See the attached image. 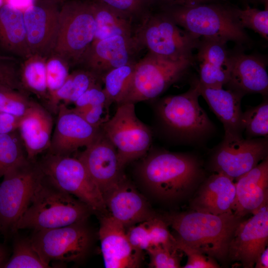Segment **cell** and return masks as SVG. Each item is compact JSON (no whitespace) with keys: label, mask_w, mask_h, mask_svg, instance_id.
I'll return each instance as SVG.
<instances>
[{"label":"cell","mask_w":268,"mask_h":268,"mask_svg":"<svg viewBox=\"0 0 268 268\" xmlns=\"http://www.w3.org/2000/svg\"><path fill=\"white\" fill-rule=\"evenodd\" d=\"M243 218L233 211L215 215L195 210L166 217L177 235V241L220 262L227 260L230 242Z\"/></svg>","instance_id":"6da1fadb"},{"label":"cell","mask_w":268,"mask_h":268,"mask_svg":"<svg viewBox=\"0 0 268 268\" xmlns=\"http://www.w3.org/2000/svg\"><path fill=\"white\" fill-rule=\"evenodd\" d=\"M92 211L85 203L59 189L43 174L29 206L16 225V231L66 226L86 221Z\"/></svg>","instance_id":"7a4b0ae2"},{"label":"cell","mask_w":268,"mask_h":268,"mask_svg":"<svg viewBox=\"0 0 268 268\" xmlns=\"http://www.w3.org/2000/svg\"><path fill=\"white\" fill-rule=\"evenodd\" d=\"M140 175L154 195L171 200L183 197L194 189L202 177L203 171L195 156L163 151L152 154L144 161Z\"/></svg>","instance_id":"3957f363"},{"label":"cell","mask_w":268,"mask_h":268,"mask_svg":"<svg viewBox=\"0 0 268 268\" xmlns=\"http://www.w3.org/2000/svg\"><path fill=\"white\" fill-rule=\"evenodd\" d=\"M168 15L183 29L199 38L233 41L239 44L249 40L234 8L206 3L180 5Z\"/></svg>","instance_id":"277c9868"},{"label":"cell","mask_w":268,"mask_h":268,"mask_svg":"<svg viewBox=\"0 0 268 268\" xmlns=\"http://www.w3.org/2000/svg\"><path fill=\"white\" fill-rule=\"evenodd\" d=\"M96 25L91 3L65 2L60 10L59 25L53 53L69 64H80L94 40Z\"/></svg>","instance_id":"5b68a950"},{"label":"cell","mask_w":268,"mask_h":268,"mask_svg":"<svg viewBox=\"0 0 268 268\" xmlns=\"http://www.w3.org/2000/svg\"><path fill=\"white\" fill-rule=\"evenodd\" d=\"M38 163L44 176L59 189L76 197L92 211L107 210L101 191L78 158L48 152Z\"/></svg>","instance_id":"8992f818"},{"label":"cell","mask_w":268,"mask_h":268,"mask_svg":"<svg viewBox=\"0 0 268 268\" xmlns=\"http://www.w3.org/2000/svg\"><path fill=\"white\" fill-rule=\"evenodd\" d=\"M43 176L38 162L27 159L3 176L0 183L1 232H16V225L29 206Z\"/></svg>","instance_id":"52a82bcc"},{"label":"cell","mask_w":268,"mask_h":268,"mask_svg":"<svg viewBox=\"0 0 268 268\" xmlns=\"http://www.w3.org/2000/svg\"><path fill=\"white\" fill-rule=\"evenodd\" d=\"M193 62V57L174 60L148 53L135 63L130 88L121 104L158 97L187 72Z\"/></svg>","instance_id":"ba28073f"},{"label":"cell","mask_w":268,"mask_h":268,"mask_svg":"<svg viewBox=\"0 0 268 268\" xmlns=\"http://www.w3.org/2000/svg\"><path fill=\"white\" fill-rule=\"evenodd\" d=\"M198 80L186 92L164 98L158 107L165 125L183 139L198 140L210 134L214 126L199 103Z\"/></svg>","instance_id":"9c48e42d"},{"label":"cell","mask_w":268,"mask_h":268,"mask_svg":"<svg viewBox=\"0 0 268 268\" xmlns=\"http://www.w3.org/2000/svg\"><path fill=\"white\" fill-rule=\"evenodd\" d=\"M134 37L148 53L174 60L193 57L200 41L180 28L168 14L147 17Z\"/></svg>","instance_id":"30bf717a"},{"label":"cell","mask_w":268,"mask_h":268,"mask_svg":"<svg viewBox=\"0 0 268 268\" xmlns=\"http://www.w3.org/2000/svg\"><path fill=\"white\" fill-rule=\"evenodd\" d=\"M102 126L103 133L116 149L121 169L149 148L151 131L136 117L134 103L119 104L114 115Z\"/></svg>","instance_id":"8fae6325"},{"label":"cell","mask_w":268,"mask_h":268,"mask_svg":"<svg viewBox=\"0 0 268 268\" xmlns=\"http://www.w3.org/2000/svg\"><path fill=\"white\" fill-rule=\"evenodd\" d=\"M85 221L64 227L34 231L30 240L42 259L77 262L87 254L92 242L90 231Z\"/></svg>","instance_id":"7c38bea8"},{"label":"cell","mask_w":268,"mask_h":268,"mask_svg":"<svg viewBox=\"0 0 268 268\" xmlns=\"http://www.w3.org/2000/svg\"><path fill=\"white\" fill-rule=\"evenodd\" d=\"M268 151V137L224 135L211 156L210 167L216 173L236 179L267 157Z\"/></svg>","instance_id":"4fadbf2b"},{"label":"cell","mask_w":268,"mask_h":268,"mask_svg":"<svg viewBox=\"0 0 268 268\" xmlns=\"http://www.w3.org/2000/svg\"><path fill=\"white\" fill-rule=\"evenodd\" d=\"M59 3L35 0L23 11L31 54L48 57L55 47L59 25Z\"/></svg>","instance_id":"5bb4252c"},{"label":"cell","mask_w":268,"mask_h":268,"mask_svg":"<svg viewBox=\"0 0 268 268\" xmlns=\"http://www.w3.org/2000/svg\"><path fill=\"white\" fill-rule=\"evenodd\" d=\"M268 242V206L236 228L230 242L227 260L240 263L244 268H253Z\"/></svg>","instance_id":"9a60e30c"},{"label":"cell","mask_w":268,"mask_h":268,"mask_svg":"<svg viewBox=\"0 0 268 268\" xmlns=\"http://www.w3.org/2000/svg\"><path fill=\"white\" fill-rule=\"evenodd\" d=\"M49 153L69 156L78 148L86 147L100 134L99 128L88 124L72 109L61 103Z\"/></svg>","instance_id":"2e32d148"},{"label":"cell","mask_w":268,"mask_h":268,"mask_svg":"<svg viewBox=\"0 0 268 268\" xmlns=\"http://www.w3.org/2000/svg\"><path fill=\"white\" fill-rule=\"evenodd\" d=\"M79 155L78 159L84 165L89 176L102 195L112 189L123 176L119 165L115 147L103 133Z\"/></svg>","instance_id":"e0dca14e"},{"label":"cell","mask_w":268,"mask_h":268,"mask_svg":"<svg viewBox=\"0 0 268 268\" xmlns=\"http://www.w3.org/2000/svg\"><path fill=\"white\" fill-rule=\"evenodd\" d=\"M139 46L134 36H115L93 41L81 64L98 76L131 62Z\"/></svg>","instance_id":"ac0fdd59"},{"label":"cell","mask_w":268,"mask_h":268,"mask_svg":"<svg viewBox=\"0 0 268 268\" xmlns=\"http://www.w3.org/2000/svg\"><path fill=\"white\" fill-rule=\"evenodd\" d=\"M101 250L106 268H138L142 260V252L130 243L125 227L111 216L101 220L99 230Z\"/></svg>","instance_id":"d6986e66"},{"label":"cell","mask_w":268,"mask_h":268,"mask_svg":"<svg viewBox=\"0 0 268 268\" xmlns=\"http://www.w3.org/2000/svg\"><path fill=\"white\" fill-rule=\"evenodd\" d=\"M103 198L109 215L125 227L155 216L145 200L124 177Z\"/></svg>","instance_id":"ffe728a7"},{"label":"cell","mask_w":268,"mask_h":268,"mask_svg":"<svg viewBox=\"0 0 268 268\" xmlns=\"http://www.w3.org/2000/svg\"><path fill=\"white\" fill-rule=\"evenodd\" d=\"M236 180V197L233 208L235 215L243 218L268 206V157Z\"/></svg>","instance_id":"44dd1931"},{"label":"cell","mask_w":268,"mask_h":268,"mask_svg":"<svg viewBox=\"0 0 268 268\" xmlns=\"http://www.w3.org/2000/svg\"><path fill=\"white\" fill-rule=\"evenodd\" d=\"M227 42L203 38L197 47L200 65L199 83L205 87L222 88L229 79L230 53Z\"/></svg>","instance_id":"7402d4cb"},{"label":"cell","mask_w":268,"mask_h":268,"mask_svg":"<svg viewBox=\"0 0 268 268\" xmlns=\"http://www.w3.org/2000/svg\"><path fill=\"white\" fill-rule=\"evenodd\" d=\"M53 127L49 112L32 101L26 113L20 117L18 128L27 159L35 160L38 154L49 148Z\"/></svg>","instance_id":"603a6c76"},{"label":"cell","mask_w":268,"mask_h":268,"mask_svg":"<svg viewBox=\"0 0 268 268\" xmlns=\"http://www.w3.org/2000/svg\"><path fill=\"white\" fill-rule=\"evenodd\" d=\"M230 74L228 89L241 93L267 95L268 75L266 66L260 58L243 53L230 54Z\"/></svg>","instance_id":"cb8c5ba5"},{"label":"cell","mask_w":268,"mask_h":268,"mask_svg":"<svg viewBox=\"0 0 268 268\" xmlns=\"http://www.w3.org/2000/svg\"><path fill=\"white\" fill-rule=\"evenodd\" d=\"M235 197L234 180L216 173L201 184L192 201L191 207L197 211L221 214L233 211Z\"/></svg>","instance_id":"d4e9b609"},{"label":"cell","mask_w":268,"mask_h":268,"mask_svg":"<svg viewBox=\"0 0 268 268\" xmlns=\"http://www.w3.org/2000/svg\"><path fill=\"white\" fill-rule=\"evenodd\" d=\"M199 86L200 95L223 124L225 135L242 136L241 102L244 95L229 89L203 86L199 82Z\"/></svg>","instance_id":"484cf974"},{"label":"cell","mask_w":268,"mask_h":268,"mask_svg":"<svg viewBox=\"0 0 268 268\" xmlns=\"http://www.w3.org/2000/svg\"><path fill=\"white\" fill-rule=\"evenodd\" d=\"M0 45L6 51L24 59L31 55L23 11L7 3L0 8Z\"/></svg>","instance_id":"4316f807"},{"label":"cell","mask_w":268,"mask_h":268,"mask_svg":"<svg viewBox=\"0 0 268 268\" xmlns=\"http://www.w3.org/2000/svg\"><path fill=\"white\" fill-rule=\"evenodd\" d=\"M91 4L96 25L94 41L115 36L133 37L132 17L97 1Z\"/></svg>","instance_id":"83f0119b"},{"label":"cell","mask_w":268,"mask_h":268,"mask_svg":"<svg viewBox=\"0 0 268 268\" xmlns=\"http://www.w3.org/2000/svg\"><path fill=\"white\" fill-rule=\"evenodd\" d=\"M99 76L86 70H77L69 73L64 84L49 96L47 104L55 113L58 111L61 102L66 105L74 103L88 89L97 83Z\"/></svg>","instance_id":"f1b7e54d"},{"label":"cell","mask_w":268,"mask_h":268,"mask_svg":"<svg viewBox=\"0 0 268 268\" xmlns=\"http://www.w3.org/2000/svg\"><path fill=\"white\" fill-rule=\"evenodd\" d=\"M47 58L37 54L27 57L21 66L19 77L22 87L47 102Z\"/></svg>","instance_id":"f546056e"},{"label":"cell","mask_w":268,"mask_h":268,"mask_svg":"<svg viewBox=\"0 0 268 268\" xmlns=\"http://www.w3.org/2000/svg\"><path fill=\"white\" fill-rule=\"evenodd\" d=\"M135 63L114 68L102 76L104 88L109 102L120 104L130 88Z\"/></svg>","instance_id":"4dcf8cb0"},{"label":"cell","mask_w":268,"mask_h":268,"mask_svg":"<svg viewBox=\"0 0 268 268\" xmlns=\"http://www.w3.org/2000/svg\"><path fill=\"white\" fill-rule=\"evenodd\" d=\"M17 131L0 134V178L27 159Z\"/></svg>","instance_id":"1f68e13d"},{"label":"cell","mask_w":268,"mask_h":268,"mask_svg":"<svg viewBox=\"0 0 268 268\" xmlns=\"http://www.w3.org/2000/svg\"><path fill=\"white\" fill-rule=\"evenodd\" d=\"M5 268H50L33 247L30 238H18L14 242L13 254L3 265Z\"/></svg>","instance_id":"d6a6232c"},{"label":"cell","mask_w":268,"mask_h":268,"mask_svg":"<svg viewBox=\"0 0 268 268\" xmlns=\"http://www.w3.org/2000/svg\"><path fill=\"white\" fill-rule=\"evenodd\" d=\"M242 126L248 138L268 135V102L265 99L259 105L242 113Z\"/></svg>","instance_id":"836d02e7"},{"label":"cell","mask_w":268,"mask_h":268,"mask_svg":"<svg viewBox=\"0 0 268 268\" xmlns=\"http://www.w3.org/2000/svg\"><path fill=\"white\" fill-rule=\"evenodd\" d=\"M69 63L65 59L56 54L52 53L47 58L46 79L48 98L66 81L69 74Z\"/></svg>","instance_id":"e575fe53"},{"label":"cell","mask_w":268,"mask_h":268,"mask_svg":"<svg viewBox=\"0 0 268 268\" xmlns=\"http://www.w3.org/2000/svg\"><path fill=\"white\" fill-rule=\"evenodd\" d=\"M32 101L21 91L0 85V112L21 117L30 107Z\"/></svg>","instance_id":"d590c367"},{"label":"cell","mask_w":268,"mask_h":268,"mask_svg":"<svg viewBox=\"0 0 268 268\" xmlns=\"http://www.w3.org/2000/svg\"><path fill=\"white\" fill-rule=\"evenodd\" d=\"M235 16L241 26L251 29L267 40L268 38V10L248 6L244 9L234 8Z\"/></svg>","instance_id":"8d00e7d4"},{"label":"cell","mask_w":268,"mask_h":268,"mask_svg":"<svg viewBox=\"0 0 268 268\" xmlns=\"http://www.w3.org/2000/svg\"><path fill=\"white\" fill-rule=\"evenodd\" d=\"M146 222L152 247L161 245L170 250H177L176 239L169 231L165 220L155 216Z\"/></svg>","instance_id":"74e56055"},{"label":"cell","mask_w":268,"mask_h":268,"mask_svg":"<svg viewBox=\"0 0 268 268\" xmlns=\"http://www.w3.org/2000/svg\"><path fill=\"white\" fill-rule=\"evenodd\" d=\"M178 250H170L161 245L152 246L147 251L150 268H178L181 267L182 256Z\"/></svg>","instance_id":"f35d334b"},{"label":"cell","mask_w":268,"mask_h":268,"mask_svg":"<svg viewBox=\"0 0 268 268\" xmlns=\"http://www.w3.org/2000/svg\"><path fill=\"white\" fill-rule=\"evenodd\" d=\"M176 249L187 256V262L184 268H218L217 261L198 250L176 241Z\"/></svg>","instance_id":"ab89813d"},{"label":"cell","mask_w":268,"mask_h":268,"mask_svg":"<svg viewBox=\"0 0 268 268\" xmlns=\"http://www.w3.org/2000/svg\"><path fill=\"white\" fill-rule=\"evenodd\" d=\"M0 85L21 91L23 88L14 62L9 58L2 56H0Z\"/></svg>","instance_id":"60d3db41"},{"label":"cell","mask_w":268,"mask_h":268,"mask_svg":"<svg viewBox=\"0 0 268 268\" xmlns=\"http://www.w3.org/2000/svg\"><path fill=\"white\" fill-rule=\"evenodd\" d=\"M148 0H96V1L133 18L147 3Z\"/></svg>","instance_id":"b9f144b4"},{"label":"cell","mask_w":268,"mask_h":268,"mask_svg":"<svg viewBox=\"0 0 268 268\" xmlns=\"http://www.w3.org/2000/svg\"><path fill=\"white\" fill-rule=\"evenodd\" d=\"M126 234L131 245L139 252L147 251L152 247L146 221L132 226Z\"/></svg>","instance_id":"7bdbcfd3"},{"label":"cell","mask_w":268,"mask_h":268,"mask_svg":"<svg viewBox=\"0 0 268 268\" xmlns=\"http://www.w3.org/2000/svg\"><path fill=\"white\" fill-rule=\"evenodd\" d=\"M74 104L75 107L95 105H105L108 107L111 104L104 89L96 83L83 93Z\"/></svg>","instance_id":"ee69618b"},{"label":"cell","mask_w":268,"mask_h":268,"mask_svg":"<svg viewBox=\"0 0 268 268\" xmlns=\"http://www.w3.org/2000/svg\"><path fill=\"white\" fill-rule=\"evenodd\" d=\"M105 105L85 106L72 109L85 121L92 126L98 128L106 121L102 119Z\"/></svg>","instance_id":"f6af8a7d"},{"label":"cell","mask_w":268,"mask_h":268,"mask_svg":"<svg viewBox=\"0 0 268 268\" xmlns=\"http://www.w3.org/2000/svg\"><path fill=\"white\" fill-rule=\"evenodd\" d=\"M20 117L0 112V134H7L18 130Z\"/></svg>","instance_id":"bcb514c9"},{"label":"cell","mask_w":268,"mask_h":268,"mask_svg":"<svg viewBox=\"0 0 268 268\" xmlns=\"http://www.w3.org/2000/svg\"><path fill=\"white\" fill-rule=\"evenodd\" d=\"M256 268H268V250L267 248L259 257L255 265Z\"/></svg>","instance_id":"7dc6e473"},{"label":"cell","mask_w":268,"mask_h":268,"mask_svg":"<svg viewBox=\"0 0 268 268\" xmlns=\"http://www.w3.org/2000/svg\"><path fill=\"white\" fill-rule=\"evenodd\" d=\"M32 0H5V3H9L22 10L23 7L26 9L34 2H31Z\"/></svg>","instance_id":"c3c4849f"},{"label":"cell","mask_w":268,"mask_h":268,"mask_svg":"<svg viewBox=\"0 0 268 268\" xmlns=\"http://www.w3.org/2000/svg\"><path fill=\"white\" fill-rule=\"evenodd\" d=\"M180 5H188L201 3H206L212 0H165Z\"/></svg>","instance_id":"681fc988"},{"label":"cell","mask_w":268,"mask_h":268,"mask_svg":"<svg viewBox=\"0 0 268 268\" xmlns=\"http://www.w3.org/2000/svg\"><path fill=\"white\" fill-rule=\"evenodd\" d=\"M6 256L5 251L0 245V266H1Z\"/></svg>","instance_id":"f907efd6"},{"label":"cell","mask_w":268,"mask_h":268,"mask_svg":"<svg viewBox=\"0 0 268 268\" xmlns=\"http://www.w3.org/2000/svg\"><path fill=\"white\" fill-rule=\"evenodd\" d=\"M51 0V1H54L57 2L59 3L63 1V0Z\"/></svg>","instance_id":"816d5d0a"},{"label":"cell","mask_w":268,"mask_h":268,"mask_svg":"<svg viewBox=\"0 0 268 268\" xmlns=\"http://www.w3.org/2000/svg\"><path fill=\"white\" fill-rule=\"evenodd\" d=\"M5 0H0V8L5 3Z\"/></svg>","instance_id":"f5cc1de1"}]
</instances>
